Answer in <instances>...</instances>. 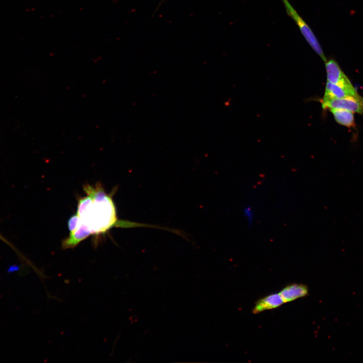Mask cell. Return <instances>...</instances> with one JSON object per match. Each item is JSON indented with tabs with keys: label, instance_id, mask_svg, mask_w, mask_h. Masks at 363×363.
Here are the masks:
<instances>
[{
	"label": "cell",
	"instance_id": "obj_1",
	"mask_svg": "<svg viewBox=\"0 0 363 363\" xmlns=\"http://www.w3.org/2000/svg\"><path fill=\"white\" fill-rule=\"evenodd\" d=\"M83 190L91 198L92 201L87 208L78 215L92 234L103 235L115 227L135 228L146 226V223L118 219L112 198L113 192L107 194L100 183L94 186L85 185Z\"/></svg>",
	"mask_w": 363,
	"mask_h": 363
},
{
	"label": "cell",
	"instance_id": "obj_2",
	"mask_svg": "<svg viewBox=\"0 0 363 363\" xmlns=\"http://www.w3.org/2000/svg\"><path fill=\"white\" fill-rule=\"evenodd\" d=\"M281 1L283 4L287 14L297 25L308 43L322 59L325 62L327 59L324 51L312 29L300 16L288 0H281Z\"/></svg>",
	"mask_w": 363,
	"mask_h": 363
},
{
	"label": "cell",
	"instance_id": "obj_3",
	"mask_svg": "<svg viewBox=\"0 0 363 363\" xmlns=\"http://www.w3.org/2000/svg\"><path fill=\"white\" fill-rule=\"evenodd\" d=\"M323 109L342 108L363 115V97L360 95L322 101Z\"/></svg>",
	"mask_w": 363,
	"mask_h": 363
},
{
	"label": "cell",
	"instance_id": "obj_4",
	"mask_svg": "<svg viewBox=\"0 0 363 363\" xmlns=\"http://www.w3.org/2000/svg\"><path fill=\"white\" fill-rule=\"evenodd\" d=\"M325 62L328 82L342 86L353 87L335 59L330 58L327 59Z\"/></svg>",
	"mask_w": 363,
	"mask_h": 363
},
{
	"label": "cell",
	"instance_id": "obj_5",
	"mask_svg": "<svg viewBox=\"0 0 363 363\" xmlns=\"http://www.w3.org/2000/svg\"><path fill=\"white\" fill-rule=\"evenodd\" d=\"M359 95L354 87L342 86L327 82L322 101L349 97H356Z\"/></svg>",
	"mask_w": 363,
	"mask_h": 363
},
{
	"label": "cell",
	"instance_id": "obj_6",
	"mask_svg": "<svg viewBox=\"0 0 363 363\" xmlns=\"http://www.w3.org/2000/svg\"><path fill=\"white\" fill-rule=\"evenodd\" d=\"M92 234L88 227L81 221L78 227L70 232L69 235L63 240L62 248L64 250L74 248Z\"/></svg>",
	"mask_w": 363,
	"mask_h": 363
},
{
	"label": "cell",
	"instance_id": "obj_7",
	"mask_svg": "<svg viewBox=\"0 0 363 363\" xmlns=\"http://www.w3.org/2000/svg\"><path fill=\"white\" fill-rule=\"evenodd\" d=\"M284 303L279 293H272L258 300L254 306L253 313L256 314L264 311L275 309Z\"/></svg>",
	"mask_w": 363,
	"mask_h": 363
},
{
	"label": "cell",
	"instance_id": "obj_8",
	"mask_svg": "<svg viewBox=\"0 0 363 363\" xmlns=\"http://www.w3.org/2000/svg\"><path fill=\"white\" fill-rule=\"evenodd\" d=\"M308 287L303 284L293 283L283 288L279 292L284 303L294 300L306 296L308 294Z\"/></svg>",
	"mask_w": 363,
	"mask_h": 363
},
{
	"label": "cell",
	"instance_id": "obj_9",
	"mask_svg": "<svg viewBox=\"0 0 363 363\" xmlns=\"http://www.w3.org/2000/svg\"><path fill=\"white\" fill-rule=\"evenodd\" d=\"M335 121L340 125L350 128L355 126L353 112L342 108L330 109Z\"/></svg>",
	"mask_w": 363,
	"mask_h": 363
},
{
	"label": "cell",
	"instance_id": "obj_10",
	"mask_svg": "<svg viewBox=\"0 0 363 363\" xmlns=\"http://www.w3.org/2000/svg\"><path fill=\"white\" fill-rule=\"evenodd\" d=\"M243 214L248 225L250 227L252 226L255 218V213L252 206L246 205L243 209Z\"/></svg>",
	"mask_w": 363,
	"mask_h": 363
},
{
	"label": "cell",
	"instance_id": "obj_11",
	"mask_svg": "<svg viewBox=\"0 0 363 363\" xmlns=\"http://www.w3.org/2000/svg\"><path fill=\"white\" fill-rule=\"evenodd\" d=\"M81 223V219L76 213L71 216L68 221V227L70 232L75 230Z\"/></svg>",
	"mask_w": 363,
	"mask_h": 363
},
{
	"label": "cell",
	"instance_id": "obj_12",
	"mask_svg": "<svg viewBox=\"0 0 363 363\" xmlns=\"http://www.w3.org/2000/svg\"><path fill=\"white\" fill-rule=\"evenodd\" d=\"M20 269V267L19 265H17L16 264H14L10 266L8 269H7V272L8 273H14L15 272H17L19 271Z\"/></svg>",
	"mask_w": 363,
	"mask_h": 363
},
{
	"label": "cell",
	"instance_id": "obj_13",
	"mask_svg": "<svg viewBox=\"0 0 363 363\" xmlns=\"http://www.w3.org/2000/svg\"><path fill=\"white\" fill-rule=\"evenodd\" d=\"M0 239L4 240L5 242H7L6 240L2 236V235L0 234Z\"/></svg>",
	"mask_w": 363,
	"mask_h": 363
},
{
	"label": "cell",
	"instance_id": "obj_14",
	"mask_svg": "<svg viewBox=\"0 0 363 363\" xmlns=\"http://www.w3.org/2000/svg\"><path fill=\"white\" fill-rule=\"evenodd\" d=\"M166 1V0H162V2H163V1Z\"/></svg>",
	"mask_w": 363,
	"mask_h": 363
}]
</instances>
